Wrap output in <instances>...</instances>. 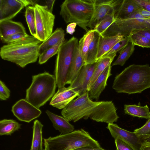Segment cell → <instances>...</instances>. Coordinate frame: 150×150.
Masks as SVG:
<instances>
[{
	"label": "cell",
	"instance_id": "9c48e42d",
	"mask_svg": "<svg viewBox=\"0 0 150 150\" xmlns=\"http://www.w3.org/2000/svg\"><path fill=\"white\" fill-rule=\"evenodd\" d=\"M36 34L35 37L43 42L52 33L55 16L46 6L36 4L34 6Z\"/></svg>",
	"mask_w": 150,
	"mask_h": 150
},
{
	"label": "cell",
	"instance_id": "8992f818",
	"mask_svg": "<svg viewBox=\"0 0 150 150\" xmlns=\"http://www.w3.org/2000/svg\"><path fill=\"white\" fill-rule=\"evenodd\" d=\"M95 10L93 0H66L60 6L59 13L66 23H75L87 33Z\"/></svg>",
	"mask_w": 150,
	"mask_h": 150
},
{
	"label": "cell",
	"instance_id": "7a4b0ae2",
	"mask_svg": "<svg viewBox=\"0 0 150 150\" xmlns=\"http://www.w3.org/2000/svg\"><path fill=\"white\" fill-rule=\"evenodd\" d=\"M112 88L118 93L129 94L150 88V67L148 64L129 66L115 77Z\"/></svg>",
	"mask_w": 150,
	"mask_h": 150
},
{
	"label": "cell",
	"instance_id": "d4e9b609",
	"mask_svg": "<svg viewBox=\"0 0 150 150\" xmlns=\"http://www.w3.org/2000/svg\"><path fill=\"white\" fill-rule=\"evenodd\" d=\"M124 111L125 114L133 117L148 119L150 118L149 108L147 105L140 106L136 105H125Z\"/></svg>",
	"mask_w": 150,
	"mask_h": 150
},
{
	"label": "cell",
	"instance_id": "5bb4252c",
	"mask_svg": "<svg viewBox=\"0 0 150 150\" xmlns=\"http://www.w3.org/2000/svg\"><path fill=\"white\" fill-rule=\"evenodd\" d=\"M79 93L69 86L58 88L52 98L50 105L59 109L64 108L76 97Z\"/></svg>",
	"mask_w": 150,
	"mask_h": 150
},
{
	"label": "cell",
	"instance_id": "603a6c76",
	"mask_svg": "<svg viewBox=\"0 0 150 150\" xmlns=\"http://www.w3.org/2000/svg\"><path fill=\"white\" fill-rule=\"evenodd\" d=\"M116 55V54L111 55L103 58L98 61V64L94 69L91 78L88 84L87 89L88 92L97 78L107 66L111 64Z\"/></svg>",
	"mask_w": 150,
	"mask_h": 150
},
{
	"label": "cell",
	"instance_id": "ba28073f",
	"mask_svg": "<svg viewBox=\"0 0 150 150\" xmlns=\"http://www.w3.org/2000/svg\"><path fill=\"white\" fill-rule=\"evenodd\" d=\"M79 42L73 37L60 47L57 53L54 71L58 88L65 87L76 50Z\"/></svg>",
	"mask_w": 150,
	"mask_h": 150
},
{
	"label": "cell",
	"instance_id": "7c38bea8",
	"mask_svg": "<svg viewBox=\"0 0 150 150\" xmlns=\"http://www.w3.org/2000/svg\"><path fill=\"white\" fill-rule=\"evenodd\" d=\"M107 128L114 139H120L134 150H141L143 141L134 132H131L122 129L113 123L108 124Z\"/></svg>",
	"mask_w": 150,
	"mask_h": 150
},
{
	"label": "cell",
	"instance_id": "e0dca14e",
	"mask_svg": "<svg viewBox=\"0 0 150 150\" xmlns=\"http://www.w3.org/2000/svg\"><path fill=\"white\" fill-rule=\"evenodd\" d=\"M21 33H26L25 27L21 22L11 20L0 21V37L3 43L9 36Z\"/></svg>",
	"mask_w": 150,
	"mask_h": 150
},
{
	"label": "cell",
	"instance_id": "83f0119b",
	"mask_svg": "<svg viewBox=\"0 0 150 150\" xmlns=\"http://www.w3.org/2000/svg\"><path fill=\"white\" fill-rule=\"evenodd\" d=\"M100 34L95 31L94 38L89 46L85 65L92 64L97 62Z\"/></svg>",
	"mask_w": 150,
	"mask_h": 150
},
{
	"label": "cell",
	"instance_id": "4fadbf2b",
	"mask_svg": "<svg viewBox=\"0 0 150 150\" xmlns=\"http://www.w3.org/2000/svg\"><path fill=\"white\" fill-rule=\"evenodd\" d=\"M98 61L92 64L83 65L76 78L69 87L78 92L80 96L87 92L88 84Z\"/></svg>",
	"mask_w": 150,
	"mask_h": 150
},
{
	"label": "cell",
	"instance_id": "e575fe53",
	"mask_svg": "<svg viewBox=\"0 0 150 150\" xmlns=\"http://www.w3.org/2000/svg\"><path fill=\"white\" fill-rule=\"evenodd\" d=\"M130 41V38L129 37L124 38L122 40L116 44L101 58L111 55L116 54L117 52L119 51L120 52L124 49Z\"/></svg>",
	"mask_w": 150,
	"mask_h": 150
},
{
	"label": "cell",
	"instance_id": "30bf717a",
	"mask_svg": "<svg viewBox=\"0 0 150 150\" xmlns=\"http://www.w3.org/2000/svg\"><path fill=\"white\" fill-rule=\"evenodd\" d=\"M36 1L0 0V21L11 20L24 7L34 6Z\"/></svg>",
	"mask_w": 150,
	"mask_h": 150
},
{
	"label": "cell",
	"instance_id": "f6af8a7d",
	"mask_svg": "<svg viewBox=\"0 0 150 150\" xmlns=\"http://www.w3.org/2000/svg\"><path fill=\"white\" fill-rule=\"evenodd\" d=\"M141 150H150V142H143Z\"/></svg>",
	"mask_w": 150,
	"mask_h": 150
},
{
	"label": "cell",
	"instance_id": "2e32d148",
	"mask_svg": "<svg viewBox=\"0 0 150 150\" xmlns=\"http://www.w3.org/2000/svg\"><path fill=\"white\" fill-rule=\"evenodd\" d=\"M111 64L108 65L98 76L88 92L89 98L98 101L100 95L107 85L108 78L112 75Z\"/></svg>",
	"mask_w": 150,
	"mask_h": 150
},
{
	"label": "cell",
	"instance_id": "ffe728a7",
	"mask_svg": "<svg viewBox=\"0 0 150 150\" xmlns=\"http://www.w3.org/2000/svg\"><path fill=\"white\" fill-rule=\"evenodd\" d=\"M79 44L76 48L72 64L67 79L66 84H71L76 78L85 63L80 52Z\"/></svg>",
	"mask_w": 150,
	"mask_h": 150
},
{
	"label": "cell",
	"instance_id": "d590c367",
	"mask_svg": "<svg viewBox=\"0 0 150 150\" xmlns=\"http://www.w3.org/2000/svg\"><path fill=\"white\" fill-rule=\"evenodd\" d=\"M29 36L26 33H16L8 37L3 43L7 44L11 43L22 40Z\"/></svg>",
	"mask_w": 150,
	"mask_h": 150
},
{
	"label": "cell",
	"instance_id": "b9f144b4",
	"mask_svg": "<svg viewBox=\"0 0 150 150\" xmlns=\"http://www.w3.org/2000/svg\"><path fill=\"white\" fill-rule=\"evenodd\" d=\"M137 33L143 35L150 40V29H144L137 31L133 33Z\"/></svg>",
	"mask_w": 150,
	"mask_h": 150
},
{
	"label": "cell",
	"instance_id": "ac0fdd59",
	"mask_svg": "<svg viewBox=\"0 0 150 150\" xmlns=\"http://www.w3.org/2000/svg\"><path fill=\"white\" fill-rule=\"evenodd\" d=\"M45 112L52 123L53 127L58 130L61 134H67L74 130V126L63 117L55 114L48 110Z\"/></svg>",
	"mask_w": 150,
	"mask_h": 150
},
{
	"label": "cell",
	"instance_id": "ab89813d",
	"mask_svg": "<svg viewBox=\"0 0 150 150\" xmlns=\"http://www.w3.org/2000/svg\"><path fill=\"white\" fill-rule=\"evenodd\" d=\"M95 6L105 4H113L116 0H93Z\"/></svg>",
	"mask_w": 150,
	"mask_h": 150
},
{
	"label": "cell",
	"instance_id": "3957f363",
	"mask_svg": "<svg viewBox=\"0 0 150 150\" xmlns=\"http://www.w3.org/2000/svg\"><path fill=\"white\" fill-rule=\"evenodd\" d=\"M42 42L30 36L20 40L1 47L0 55L2 59L13 63L22 68L36 62L39 57V50Z\"/></svg>",
	"mask_w": 150,
	"mask_h": 150
},
{
	"label": "cell",
	"instance_id": "d6a6232c",
	"mask_svg": "<svg viewBox=\"0 0 150 150\" xmlns=\"http://www.w3.org/2000/svg\"><path fill=\"white\" fill-rule=\"evenodd\" d=\"M129 37L130 41L135 45L150 48V40L144 36L135 33L131 34Z\"/></svg>",
	"mask_w": 150,
	"mask_h": 150
},
{
	"label": "cell",
	"instance_id": "8fae6325",
	"mask_svg": "<svg viewBox=\"0 0 150 150\" xmlns=\"http://www.w3.org/2000/svg\"><path fill=\"white\" fill-rule=\"evenodd\" d=\"M13 115L20 121L29 123L39 117L41 110L33 105L25 99L17 101L12 107Z\"/></svg>",
	"mask_w": 150,
	"mask_h": 150
},
{
	"label": "cell",
	"instance_id": "44dd1931",
	"mask_svg": "<svg viewBox=\"0 0 150 150\" xmlns=\"http://www.w3.org/2000/svg\"><path fill=\"white\" fill-rule=\"evenodd\" d=\"M142 8L134 0H123L115 13V19H125Z\"/></svg>",
	"mask_w": 150,
	"mask_h": 150
},
{
	"label": "cell",
	"instance_id": "f546056e",
	"mask_svg": "<svg viewBox=\"0 0 150 150\" xmlns=\"http://www.w3.org/2000/svg\"><path fill=\"white\" fill-rule=\"evenodd\" d=\"M25 16L30 32L32 36L35 37L36 30L34 6H29L26 7Z\"/></svg>",
	"mask_w": 150,
	"mask_h": 150
},
{
	"label": "cell",
	"instance_id": "7bdbcfd3",
	"mask_svg": "<svg viewBox=\"0 0 150 150\" xmlns=\"http://www.w3.org/2000/svg\"><path fill=\"white\" fill-rule=\"evenodd\" d=\"M74 150H105L100 147H95L91 146L83 147Z\"/></svg>",
	"mask_w": 150,
	"mask_h": 150
},
{
	"label": "cell",
	"instance_id": "7dc6e473",
	"mask_svg": "<svg viewBox=\"0 0 150 150\" xmlns=\"http://www.w3.org/2000/svg\"><path fill=\"white\" fill-rule=\"evenodd\" d=\"M43 150H45V149H43Z\"/></svg>",
	"mask_w": 150,
	"mask_h": 150
},
{
	"label": "cell",
	"instance_id": "52a82bcc",
	"mask_svg": "<svg viewBox=\"0 0 150 150\" xmlns=\"http://www.w3.org/2000/svg\"><path fill=\"white\" fill-rule=\"evenodd\" d=\"M139 10L125 19H115L101 35L104 37L121 35L124 38L139 30L150 29V18L143 16Z\"/></svg>",
	"mask_w": 150,
	"mask_h": 150
},
{
	"label": "cell",
	"instance_id": "277c9868",
	"mask_svg": "<svg viewBox=\"0 0 150 150\" xmlns=\"http://www.w3.org/2000/svg\"><path fill=\"white\" fill-rule=\"evenodd\" d=\"M31 83L26 91L25 99L39 109L55 93L57 86L54 75L45 71L32 76Z\"/></svg>",
	"mask_w": 150,
	"mask_h": 150
},
{
	"label": "cell",
	"instance_id": "8d00e7d4",
	"mask_svg": "<svg viewBox=\"0 0 150 150\" xmlns=\"http://www.w3.org/2000/svg\"><path fill=\"white\" fill-rule=\"evenodd\" d=\"M10 91L4 83L0 81V99L1 100H5L8 99L10 96Z\"/></svg>",
	"mask_w": 150,
	"mask_h": 150
},
{
	"label": "cell",
	"instance_id": "4316f807",
	"mask_svg": "<svg viewBox=\"0 0 150 150\" xmlns=\"http://www.w3.org/2000/svg\"><path fill=\"white\" fill-rule=\"evenodd\" d=\"M21 124L12 119H4L0 121V135H10L21 128Z\"/></svg>",
	"mask_w": 150,
	"mask_h": 150
},
{
	"label": "cell",
	"instance_id": "f1b7e54d",
	"mask_svg": "<svg viewBox=\"0 0 150 150\" xmlns=\"http://www.w3.org/2000/svg\"><path fill=\"white\" fill-rule=\"evenodd\" d=\"M134 46L133 43L130 41L127 45L120 52L119 55L112 64V65L123 66L134 52Z\"/></svg>",
	"mask_w": 150,
	"mask_h": 150
},
{
	"label": "cell",
	"instance_id": "74e56055",
	"mask_svg": "<svg viewBox=\"0 0 150 150\" xmlns=\"http://www.w3.org/2000/svg\"><path fill=\"white\" fill-rule=\"evenodd\" d=\"M117 150H134L127 144L118 138L115 139Z\"/></svg>",
	"mask_w": 150,
	"mask_h": 150
},
{
	"label": "cell",
	"instance_id": "7402d4cb",
	"mask_svg": "<svg viewBox=\"0 0 150 150\" xmlns=\"http://www.w3.org/2000/svg\"><path fill=\"white\" fill-rule=\"evenodd\" d=\"M64 31L62 28H57L51 35L40 45L39 50V56L46 50L65 40Z\"/></svg>",
	"mask_w": 150,
	"mask_h": 150
},
{
	"label": "cell",
	"instance_id": "60d3db41",
	"mask_svg": "<svg viewBox=\"0 0 150 150\" xmlns=\"http://www.w3.org/2000/svg\"><path fill=\"white\" fill-rule=\"evenodd\" d=\"M77 24L75 23H71L69 24L66 29L67 33L72 35L75 31V28Z\"/></svg>",
	"mask_w": 150,
	"mask_h": 150
},
{
	"label": "cell",
	"instance_id": "5b68a950",
	"mask_svg": "<svg viewBox=\"0 0 150 150\" xmlns=\"http://www.w3.org/2000/svg\"><path fill=\"white\" fill-rule=\"evenodd\" d=\"M44 141L45 150H74L86 146L100 147L99 142L82 129L44 139Z\"/></svg>",
	"mask_w": 150,
	"mask_h": 150
},
{
	"label": "cell",
	"instance_id": "ee69618b",
	"mask_svg": "<svg viewBox=\"0 0 150 150\" xmlns=\"http://www.w3.org/2000/svg\"><path fill=\"white\" fill-rule=\"evenodd\" d=\"M55 0L45 1L46 5L48 8V9L52 12Z\"/></svg>",
	"mask_w": 150,
	"mask_h": 150
},
{
	"label": "cell",
	"instance_id": "6da1fadb",
	"mask_svg": "<svg viewBox=\"0 0 150 150\" xmlns=\"http://www.w3.org/2000/svg\"><path fill=\"white\" fill-rule=\"evenodd\" d=\"M61 113L69 121L74 122L89 118L97 122L109 124L117 122L119 118L112 101H93L88 92L72 101Z\"/></svg>",
	"mask_w": 150,
	"mask_h": 150
},
{
	"label": "cell",
	"instance_id": "cb8c5ba5",
	"mask_svg": "<svg viewBox=\"0 0 150 150\" xmlns=\"http://www.w3.org/2000/svg\"><path fill=\"white\" fill-rule=\"evenodd\" d=\"M43 126V125L38 120H35L34 122L33 136L30 150H43L42 135Z\"/></svg>",
	"mask_w": 150,
	"mask_h": 150
},
{
	"label": "cell",
	"instance_id": "1f68e13d",
	"mask_svg": "<svg viewBox=\"0 0 150 150\" xmlns=\"http://www.w3.org/2000/svg\"><path fill=\"white\" fill-rule=\"evenodd\" d=\"M65 41V40H63L57 45L46 50L39 55L38 62L39 64H42L45 63L51 57L57 54L60 47Z\"/></svg>",
	"mask_w": 150,
	"mask_h": 150
},
{
	"label": "cell",
	"instance_id": "484cf974",
	"mask_svg": "<svg viewBox=\"0 0 150 150\" xmlns=\"http://www.w3.org/2000/svg\"><path fill=\"white\" fill-rule=\"evenodd\" d=\"M95 32V31L93 29L89 30L79 41V48L83 59L85 65L86 64V61L88 49L91 42L94 38Z\"/></svg>",
	"mask_w": 150,
	"mask_h": 150
},
{
	"label": "cell",
	"instance_id": "4dcf8cb0",
	"mask_svg": "<svg viewBox=\"0 0 150 150\" xmlns=\"http://www.w3.org/2000/svg\"><path fill=\"white\" fill-rule=\"evenodd\" d=\"M115 14L114 12L107 14L93 29L101 35L115 21Z\"/></svg>",
	"mask_w": 150,
	"mask_h": 150
},
{
	"label": "cell",
	"instance_id": "bcb514c9",
	"mask_svg": "<svg viewBox=\"0 0 150 150\" xmlns=\"http://www.w3.org/2000/svg\"><path fill=\"white\" fill-rule=\"evenodd\" d=\"M143 141H145L147 142H150V138H149L147 139L143 140Z\"/></svg>",
	"mask_w": 150,
	"mask_h": 150
},
{
	"label": "cell",
	"instance_id": "836d02e7",
	"mask_svg": "<svg viewBox=\"0 0 150 150\" xmlns=\"http://www.w3.org/2000/svg\"><path fill=\"white\" fill-rule=\"evenodd\" d=\"M134 132L142 141L150 138V118L143 126L135 129Z\"/></svg>",
	"mask_w": 150,
	"mask_h": 150
},
{
	"label": "cell",
	"instance_id": "f35d334b",
	"mask_svg": "<svg viewBox=\"0 0 150 150\" xmlns=\"http://www.w3.org/2000/svg\"><path fill=\"white\" fill-rule=\"evenodd\" d=\"M143 9L150 12V0H134Z\"/></svg>",
	"mask_w": 150,
	"mask_h": 150
},
{
	"label": "cell",
	"instance_id": "9a60e30c",
	"mask_svg": "<svg viewBox=\"0 0 150 150\" xmlns=\"http://www.w3.org/2000/svg\"><path fill=\"white\" fill-rule=\"evenodd\" d=\"M123 0H116L113 4H105L95 6V10L92 18L88 25L91 30L93 29L96 25L107 15L115 12Z\"/></svg>",
	"mask_w": 150,
	"mask_h": 150
},
{
	"label": "cell",
	"instance_id": "d6986e66",
	"mask_svg": "<svg viewBox=\"0 0 150 150\" xmlns=\"http://www.w3.org/2000/svg\"><path fill=\"white\" fill-rule=\"evenodd\" d=\"M124 38L121 35L104 37L100 35L98 51L96 58L97 62L100 60L116 44Z\"/></svg>",
	"mask_w": 150,
	"mask_h": 150
}]
</instances>
